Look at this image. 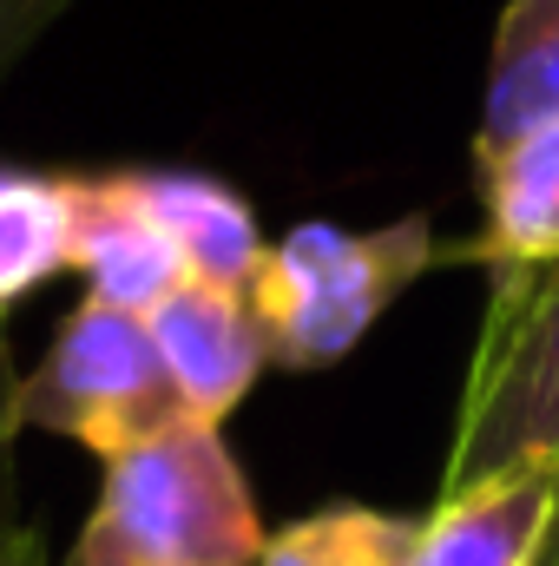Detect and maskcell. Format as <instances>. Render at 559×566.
I'll return each mask as SVG.
<instances>
[{"label":"cell","mask_w":559,"mask_h":566,"mask_svg":"<svg viewBox=\"0 0 559 566\" xmlns=\"http://www.w3.org/2000/svg\"><path fill=\"white\" fill-rule=\"evenodd\" d=\"M264 541L271 534L224 434L211 422H178L106 461L73 566H257Z\"/></svg>","instance_id":"obj_1"},{"label":"cell","mask_w":559,"mask_h":566,"mask_svg":"<svg viewBox=\"0 0 559 566\" xmlns=\"http://www.w3.org/2000/svg\"><path fill=\"white\" fill-rule=\"evenodd\" d=\"M428 264H434L428 218H402L382 231L296 224L289 238L264 251V264L251 277L257 323L271 336V363H283V369L342 363Z\"/></svg>","instance_id":"obj_2"},{"label":"cell","mask_w":559,"mask_h":566,"mask_svg":"<svg viewBox=\"0 0 559 566\" xmlns=\"http://www.w3.org/2000/svg\"><path fill=\"white\" fill-rule=\"evenodd\" d=\"M520 468H559V271L494 290L447 441L441 494Z\"/></svg>","instance_id":"obj_3"},{"label":"cell","mask_w":559,"mask_h":566,"mask_svg":"<svg viewBox=\"0 0 559 566\" xmlns=\"http://www.w3.org/2000/svg\"><path fill=\"white\" fill-rule=\"evenodd\" d=\"M20 422L66 434L93 448L99 461H119L145 441H158L165 428L191 422V409L158 356L151 323L86 296L60 323L46 363L20 382Z\"/></svg>","instance_id":"obj_4"},{"label":"cell","mask_w":559,"mask_h":566,"mask_svg":"<svg viewBox=\"0 0 559 566\" xmlns=\"http://www.w3.org/2000/svg\"><path fill=\"white\" fill-rule=\"evenodd\" d=\"M151 336H158V356L191 409V422H224L264 376L271 363V336L257 323V303L244 290H224V283L184 277L151 316Z\"/></svg>","instance_id":"obj_5"},{"label":"cell","mask_w":559,"mask_h":566,"mask_svg":"<svg viewBox=\"0 0 559 566\" xmlns=\"http://www.w3.org/2000/svg\"><path fill=\"white\" fill-rule=\"evenodd\" d=\"M73 271L86 277L93 303L151 316L178 283L191 277L171 231L151 218L133 171H73Z\"/></svg>","instance_id":"obj_6"},{"label":"cell","mask_w":559,"mask_h":566,"mask_svg":"<svg viewBox=\"0 0 559 566\" xmlns=\"http://www.w3.org/2000/svg\"><path fill=\"white\" fill-rule=\"evenodd\" d=\"M481 238L467 258L494 290L540 283L559 271V119L481 158Z\"/></svg>","instance_id":"obj_7"},{"label":"cell","mask_w":559,"mask_h":566,"mask_svg":"<svg viewBox=\"0 0 559 566\" xmlns=\"http://www.w3.org/2000/svg\"><path fill=\"white\" fill-rule=\"evenodd\" d=\"M559 501V468L494 474L481 488L441 494L415 534L409 566H534Z\"/></svg>","instance_id":"obj_8"},{"label":"cell","mask_w":559,"mask_h":566,"mask_svg":"<svg viewBox=\"0 0 559 566\" xmlns=\"http://www.w3.org/2000/svg\"><path fill=\"white\" fill-rule=\"evenodd\" d=\"M559 119V0H507L487 60L474 165Z\"/></svg>","instance_id":"obj_9"},{"label":"cell","mask_w":559,"mask_h":566,"mask_svg":"<svg viewBox=\"0 0 559 566\" xmlns=\"http://www.w3.org/2000/svg\"><path fill=\"white\" fill-rule=\"evenodd\" d=\"M133 178H139V198L151 205V218L171 231L191 277L251 290L271 244L257 238V218L231 185H218L204 171H133Z\"/></svg>","instance_id":"obj_10"},{"label":"cell","mask_w":559,"mask_h":566,"mask_svg":"<svg viewBox=\"0 0 559 566\" xmlns=\"http://www.w3.org/2000/svg\"><path fill=\"white\" fill-rule=\"evenodd\" d=\"M53 271H73V171L0 165V316Z\"/></svg>","instance_id":"obj_11"},{"label":"cell","mask_w":559,"mask_h":566,"mask_svg":"<svg viewBox=\"0 0 559 566\" xmlns=\"http://www.w3.org/2000/svg\"><path fill=\"white\" fill-rule=\"evenodd\" d=\"M415 534L421 521H409V514L336 501V507H316V514L289 521L283 534H271L257 566H409Z\"/></svg>","instance_id":"obj_12"},{"label":"cell","mask_w":559,"mask_h":566,"mask_svg":"<svg viewBox=\"0 0 559 566\" xmlns=\"http://www.w3.org/2000/svg\"><path fill=\"white\" fill-rule=\"evenodd\" d=\"M80 0H0V86L27 66V53L73 13Z\"/></svg>","instance_id":"obj_13"},{"label":"cell","mask_w":559,"mask_h":566,"mask_svg":"<svg viewBox=\"0 0 559 566\" xmlns=\"http://www.w3.org/2000/svg\"><path fill=\"white\" fill-rule=\"evenodd\" d=\"M20 369H13V336H7V316H0V501H7V481H13V441H20Z\"/></svg>","instance_id":"obj_14"},{"label":"cell","mask_w":559,"mask_h":566,"mask_svg":"<svg viewBox=\"0 0 559 566\" xmlns=\"http://www.w3.org/2000/svg\"><path fill=\"white\" fill-rule=\"evenodd\" d=\"M0 566H46V547L33 527H7L0 521Z\"/></svg>","instance_id":"obj_15"},{"label":"cell","mask_w":559,"mask_h":566,"mask_svg":"<svg viewBox=\"0 0 559 566\" xmlns=\"http://www.w3.org/2000/svg\"><path fill=\"white\" fill-rule=\"evenodd\" d=\"M534 566H559V501H553V521H547V541H540V560Z\"/></svg>","instance_id":"obj_16"}]
</instances>
